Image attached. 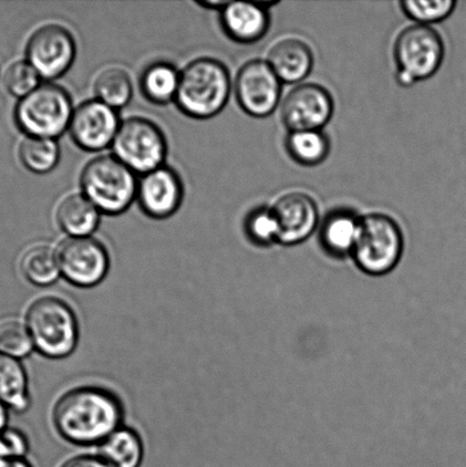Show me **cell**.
Listing matches in <instances>:
<instances>
[{"instance_id":"1","label":"cell","mask_w":466,"mask_h":467,"mask_svg":"<svg viewBox=\"0 0 466 467\" xmlns=\"http://www.w3.org/2000/svg\"><path fill=\"white\" fill-rule=\"evenodd\" d=\"M120 398L108 389L86 386L71 389L55 402L52 420L64 441L77 446L99 445L122 427Z\"/></svg>"},{"instance_id":"2","label":"cell","mask_w":466,"mask_h":467,"mask_svg":"<svg viewBox=\"0 0 466 467\" xmlns=\"http://www.w3.org/2000/svg\"><path fill=\"white\" fill-rule=\"evenodd\" d=\"M35 350L49 359H63L76 350L79 324L75 311L57 296H43L32 302L26 315Z\"/></svg>"},{"instance_id":"3","label":"cell","mask_w":466,"mask_h":467,"mask_svg":"<svg viewBox=\"0 0 466 467\" xmlns=\"http://www.w3.org/2000/svg\"><path fill=\"white\" fill-rule=\"evenodd\" d=\"M230 73L213 58L191 62L181 73L175 102L186 116L209 119L222 111L230 99Z\"/></svg>"},{"instance_id":"4","label":"cell","mask_w":466,"mask_h":467,"mask_svg":"<svg viewBox=\"0 0 466 467\" xmlns=\"http://www.w3.org/2000/svg\"><path fill=\"white\" fill-rule=\"evenodd\" d=\"M82 194L100 213L120 214L134 202L139 189L135 172L114 155H102L88 163L81 172Z\"/></svg>"},{"instance_id":"5","label":"cell","mask_w":466,"mask_h":467,"mask_svg":"<svg viewBox=\"0 0 466 467\" xmlns=\"http://www.w3.org/2000/svg\"><path fill=\"white\" fill-rule=\"evenodd\" d=\"M73 112L72 100L66 89L44 84L18 102L16 119L27 136L57 140L70 127Z\"/></svg>"},{"instance_id":"6","label":"cell","mask_w":466,"mask_h":467,"mask_svg":"<svg viewBox=\"0 0 466 467\" xmlns=\"http://www.w3.org/2000/svg\"><path fill=\"white\" fill-rule=\"evenodd\" d=\"M403 234L394 219L381 213L360 218L353 254L360 268L382 275L395 267L403 254Z\"/></svg>"},{"instance_id":"7","label":"cell","mask_w":466,"mask_h":467,"mask_svg":"<svg viewBox=\"0 0 466 467\" xmlns=\"http://www.w3.org/2000/svg\"><path fill=\"white\" fill-rule=\"evenodd\" d=\"M114 157L132 172L146 175L162 167L167 154L163 132L152 121L130 118L121 122L112 144Z\"/></svg>"},{"instance_id":"8","label":"cell","mask_w":466,"mask_h":467,"mask_svg":"<svg viewBox=\"0 0 466 467\" xmlns=\"http://www.w3.org/2000/svg\"><path fill=\"white\" fill-rule=\"evenodd\" d=\"M399 63V82L409 87L435 75L444 58V44L440 34L429 26H409L395 46Z\"/></svg>"},{"instance_id":"9","label":"cell","mask_w":466,"mask_h":467,"mask_svg":"<svg viewBox=\"0 0 466 467\" xmlns=\"http://www.w3.org/2000/svg\"><path fill=\"white\" fill-rule=\"evenodd\" d=\"M59 270L71 285H98L109 273V256L102 243L93 237H68L57 251Z\"/></svg>"},{"instance_id":"10","label":"cell","mask_w":466,"mask_h":467,"mask_svg":"<svg viewBox=\"0 0 466 467\" xmlns=\"http://www.w3.org/2000/svg\"><path fill=\"white\" fill-rule=\"evenodd\" d=\"M235 93L241 108L250 116H271L280 103L282 81L267 61L254 59L237 73Z\"/></svg>"},{"instance_id":"11","label":"cell","mask_w":466,"mask_h":467,"mask_svg":"<svg viewBox=\"0 0 466 467\" xmlns=\"http://www.w3.org/2000/svg\"><path fill=\"white\" fill-rule=\"evenodd\" d=\"M27 62L47 80L57 79L72 66L76 43L70 31L57 25L41 26L26 46Z\"/></svg>"},{"instance_id":"12","label":"cell","mask_w":466,"mask_h":467,"mask_svg":"<svg viewBox=\"0 0 466 467\" xmlns=\"http://www.w3.org/2000/svg\"><path fill=\"white\" fill-rule=\"evenodd\" d=\"M120 125L116 109L93 99L75 109L68 130L80 149L98 152L112 146Z\"/></svg>"},{"instance_id":"13","label":"cell","mask_w":466,"mask_h":467,"mask_svg":"<svg viewBox=\"0 0 466 467\" xmlns=\"http://www.w3.org/2000/svg\"><path fill=\"white\" fill-rule=\"evenodd\" d=\"M332 96L322 86L304 84L283 100L282 120L290 131L321 130L333 116Z\"/></svg>"},{"instance_id":"14","label":"cell","mask_w":466,"mask_h":467,"mask_svg":"<svg viewBox=\"0 0 466 467\" xmlns=\"http://www.w3.org/2000/svg\"><path fill=\"white\" fill-rule=\"evenodd\" d=\"M182 195L184 190L180 176L171 168L162 166L141 178L136 199L149 217L164 219L172 216L181 207Z\"/></svg>"},{"instance_id":"15","label":"cell","mask_w":466,"mask_h":467,"mask_svg":"<svg viewBox=\"0 0 466 467\" xmlns=\"http://www.w3.org/2000/svg\"><path fill=\"white\" fill-rule=\"evenodd\" d=\"M275 214L283 244H296L308 238L317 227L319 214L316 203L309 195L294 192L282 196L272 208Z\"/></svg>"},{"instance_id":"16","label":"cell","mask_w":466,"mask_h":467,"mask_svg":"<svg viewBox=\"0 0 466 467\" xmlns=\"http://www.w3.org/2000/svg\"><path fill=\"white\" fill-rule=\"evenodd\" d=\"M275 3L230 2L223 8L222 25L228 36L239 43L262 39L269 26L268 7Z\"/></svg>"},{"instance_id":"17","label":"cell","mask_w":466,"mask_h":467,"mask_svg":"<svg viewBox=\"0 0 466 467\" xmlns=\"http://www.w3.org/2000/svg\"><path fill=\"white\" fill-rule=\"evenodd\" d=\"M269 66L282 82L295 84L308 77L312 71V49L304 41L295 38L281 40L268 54Z\"/></svg>"},{"instance_id":"18","label":"cell","mask_w":466,"mask_h":467,"mask_svg":"<svg viewBox=\"0 0 466 467\" xmlns=\"http://www.w3.org/2000/svg\"><path fill=\"white\" fill-rule=\"evenodd\" d=\"M100 213L84 194H73L59 203L58 226L70 237H89L99 223Z\"/></svg>"},{"instance_id":"19","label":"cell","mask_w":466,"mask_h":467,"mask_svg":"<svg viewBox=\"0 0 466 467\" xmlns=\"http://www.w3.org/2000/svg\"><path fill=\"white\" fill-rule=\"evenodd\" d=\"M98 456L111 467H140L144 446L139 433L120 427L98 446Z\"/></svg>"},{"instance_id":"20","label":"cell","mask_w":466,"mask_h":467,"mask_svg":"<svg viewBox=\"0 0 466 467\" xmlns=\"http://www.w3.org/2000/svg\"><path fill=\"white\" fill-rule=\"evenodd\" d=\"M0 401L8 410L23 413L29 410V381L20 359L0 354Z\"/></svg>"},{"instance_id":"21","label":"cell","mask_w":466,"mask_h":467,"mask_svg":"<svg viewBox=\"0 0 466 467\" xmlns=\"http://www.w3.org/2000/svg\"><path fill=\"white\" fill-rule=\"evenodd\" d=\"M20 269L32 285L49 286L61 276L57 251L48 245H35L23 254Z\"/></svg>"},{"instance_id":"22","label":"cell","mask_w":466,"mask_h":467,"mask_svg":"<svg viewBox=\"0 0 466 467\" xmlns=\"http://www.w3.org/2000/svg\"><path fill=\"white\" fill-rule=\"evenodd\" d=\"M360 218L354 213L339 212L326 218L322 227V242L332 254H353L359 233Z\"/></svg>"},{"instance_id":"23","label":"cell","mask_w":466,"mask_h":467,"mask_svg":"<svg viewBox=\"0 0 466 467\" xmlns=\"http://www.w3.org/2000/svg\"><path fill=\"white\" fill-rule=\"evenodd\" d=\"M181 73L169 63H154L141 76L140 88L145 98L155 104H167L176 99Z\"/></svg>"},{"instance_id":"24","label":"cell","mask_w":466,"mask_h":467,"mask_svg":"<svg viewBox=\"0 0 466 467\" xmlns=\"http://www.w3.org/2000/svg\"><path fill=\"white\" fill-rule=\"evenodd\" d=\"M291 158L303 166L322 163L330 153V140L321 130L291 131L286 140Z\"/></svg>"},{"instance_id":"25","label":"cell","mask_w":466,"mask_h":467,"mask_svg":"<svg viewBox=\"0 0 466 467\" xmlns=\"http://www.w3.org/2000/svg\"><path fill=\"white\" fill-rule=\"evenodd\" d=\"M18 155L26 169L44 175L57 166L59 148L57 140L27 136L22 141Z\"/></svg>"},{"instance_id":"26","label":"cell","mask_w":466,"mask_h":467,"mask_svg":"<svg viewBox=\"0 0 466 467\" xmlns=\"http://www.w3.org/2000/svg\"><path fill=\"white\" fill-rule=\"evenodd\" d=\"M94 90L98 99L114 109L125 107L131 99L132 85L126 71L109 67L98 75Z\"/></svg>"},{"instance_id":"27","label":"cell","mask_w":466,"mask_h":467,"mask_svg":"<svg viewBox=\"0 0 466 467\" xmlns=\"http://www.w3.org/2000/svg\"><path fill=\"white\" fill-rule=\"evenodd\" d=\"M35 349L26 324L16 319L0 323V354L22 359Z\"/></svg>"},{"instance_id":"28","label":"cell","mask_w":466,"mask_h":467,"mask_svg":"<svg viewBox=\"0 0 466 467\" xmlns=\"http://www.w3.org/2000/svg\"><path fill=\"white\" fill-rule=\"evenodd\" d=\"M400 5L406 16L422 26L445 20L456 6L454 0H404Z\"/></svg>"},{"instance_id":"29","label":"cell","mask_w":466,"mask_h":467,"mask_svg":"<svg viewBox=\"0 0 466 467\" xmlns=\"http://www.w3.org/2000/svg\"><path fill=\"white\" fill-rule=\"evenodd\" d=\"M40 79L39 73L29 62L20 61L8 67L5 75V86L9 93L22 99L38 88Z\"/></svg>"},{"instance_id":"30","label":"cell","mask_w":466,"mask_h":467,"mask_svg":"<svg viewBox=\"0 0 466 467\" xmlns=\"http://www.w3.org/2000/svg\"><path fill=\"white\" fill-rule=\"evenodd\" d=\"M246 233L259 244L278 241L280 227L272 209H258L246 219Z\"/></svg>"},{"instance_id":"31","label":"cell","mask_w":466,"mask_h":467,"mask_svg":"<svg viewBox=\"0 0 466 467\" xmlns=\"http://www.w3.org/2000/svg\"><path fill=\"white\" fill-rule=\"evenodd\" d=\"M27 451L29 441L20 430L7 428L0 432V463L26 459Z\"/></svg>"},{"instance_id":"32","label":"cell","mask_w":466,"mask_h":467,"mask_svg":"<svg viewBox=\"0 0 466 467\" xmlns=\"http://www.w3.org/2000/svg\"><path fill=\"white\" fill-rule=\"evenodd\" d=\"M61 467H111L98 455H78L64 462Z\"/></svg>"},{"instance_id":"33","label":"cell","mask_w":466,"mask_h":467,"mask_svg":"<svg viewBox=\"0 0 466 467\" xmlns=\"http://www.w3.org/2000/svg\"><path fill=\"white\" fill-rule=\"evenodd\" d=\"M8 423V407L0 401V432L7 429Z\"/></svg>"},{"instance_id":"34","label":"cell","mask_w":466,"mask_h":467,"mask_svg":"<svg viewBox=\"0 0 466 467\" xmlns=\"http://www.w3.org/2000/svg\"><path fill=\"white\" fill-rule=\"evenodd\" d=\"M0 467H32L26 459L3 462Z\"/></svg>"}]
</instances>
